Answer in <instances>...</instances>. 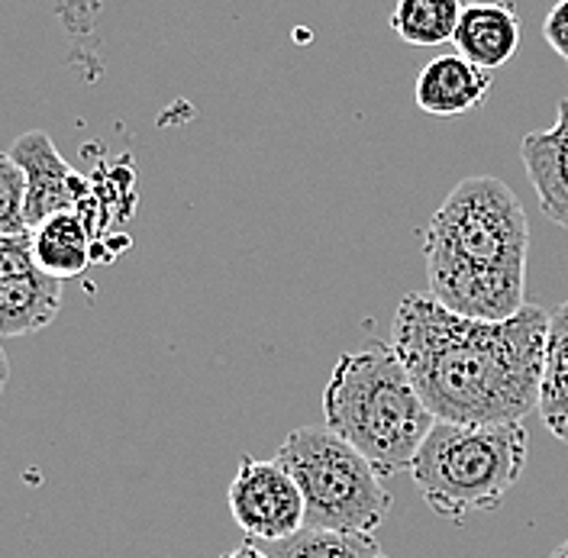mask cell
Returning a JSON list of instances; mask_svg holds the SVG:
<instances>
[{
	"label": "cell",
	"mask_w": 568,
	"mask_h": 558,
	"mask_svg": "<svg viewBox=\"0 0 568 558\" xmlns=\"http://www.w3.org/2000/svg\"><path fill=\"white\" fill-rule=\"evenodd\" d=\"M10 155L17 159V165L27 175V223H30V230L55 213L84 210V204L91 201L88 181L62 159V152L55 149L49 133L33 130V133L17 136L10 145Z\"/></svg>",
	"instance_id": "obj_8"
},
{
	"label": "cell",
	"mask_w": 568,
	"mask_h": 558,
	"mask_svg": "<svg viewBox=\"0 0 568 558\" xmlns=\"http://www.w3.org/2000/svg\"><path fill=\"white\" fill-rule=\"evenodd\" d=\"M549 558H568V539L566 542H562V546H559V549H556V552H552V556Z\"/></svg>",
	"instance_id": "obj_20"
},
{
	"label": "cell",
	"mask_w": 568,
	"mask_h": 558,
	"mask_svg": "<svg viewBox=\"0 0 568 558\" xmlns=\"http://www.w3.org/2000/svg\"><path fill=\"white\" fill-rule=\"evenodd\" d=\"M27 223V175L10 152H0V236H23Z\"/></svg>",
	"instance_id": "obj_16"
},
{
	"label": "cell",
	"mask_w": 568,
	"mask_h": 558,
	"mask_svg": "<svg viewBox=\"0 0 568 558\" xmlns=\"http://www.w3.org/2000/svg\"><path fill=\"white\" fill-rule=\"evenodd\" d=\"M520 159L539 197V210L568 230V98L556 106V123L520 142Z\"/></svg>",
	"instance_id": "obj_9"
},
{
	"label": "cell",
	"mask_w": 568,
	"mask_h": 558,
	"mask_svg": "<svg viewBox=\"0 0 568 558\" xmlns=\"http://www.w3.org/2000/svg\"><path fill=\"white\" fill-rule=\"evenodd\" d=\"M549 314L471 319L410 291L394 311L390 346L424 404L446 423H524L539 407Z\"/></svg>",
	"instance_id": "obj_1"
},
{
	"label": "cell",
	"mask_w": 568,
	"mask_h": 558,
	"mask_svg": "<svg viewBox=\"0 0 568 558\" xmlns=\"http://www.w3.org/2000/svg\"><path fill=\"white\" fill-rule=\"evenodd\" d=\"M524 39V23L514 10V3H468L462 10L459 30L453 35V45L462 59L485 71L507 65Z\"/></svg>",
	"instance_id": "obj_11"
},
{
	"label": "cell",
	"mask_w": 568,
	"mask_h": 558,
	"mask_svg": "<svg viewBox=\"0 0 568 558\" xmlns=\"http://www.w3.org/2000/svg\"><path fill=\"white\" fill-rule=\"evenodd\" d=\"M495 84V74L478 65H471L468 59L456 55H436L433 62H426L417 74V88H414V101L429 116H462L471 113L488 101Z\"/></svg>",
	"instance_id": "obj_10"
},
{
	"label": "cell",
	"mask_w": 568,
	"mask_h": 558,
	"mask_svg": "<svg viewBox=\"0 0 568 558\" xmlns=\"http://www.w3.org/2000/svg\"><path fill=\"white\" fill-rule=\"evenodd\" d=\"M433 423L394 346L372 343L339 355L323 390V426L355 446L382 478L410 471Z\"/></svg>",
	"instance_id": "obj_3"
},
{
	"label": "cell",
	"mask_w": 568,
	"mask_h": 558,
	"mask_svg": "<svg viewBox=\"0 0 568 558\" xmlns=\"http://www.w3.org/2000/svg\"><path fill=\"white\" fill-rule=\"evenodd\" d=\"M542 35H546V42L552 45V52L568 65V0H559V3L546 13V20H542Z\"/></svg>",
	"instance_id": "obj_17"
},
{
	"label": "cell",
	"mask_w": 568,
	"mask_h": 558,
	"mask_svg": "<svg viewBox=\"0 0 568 558\" xmlns=\"http://www.w3.org/2000/svg\"><path fill=\"white\" fill-rule=\"evenodd\" d=\"M527 453L530 433L524 423L436 419L410 465V478L436 517L459 524L504 504L527 468Z\"/></svg>",
	"instance_id": "obj_4"
},
{
	"label": "cell",
	"mask_w": 568,
	"mask_h": 558,
	"mask_svg": "<svg viewBox=\"0 0 568 558\" xmlns=\"http://www.w3.org/2000/svg\"><path fill=\"white\" fill-rule=\"evenodd\" d=\"M7 382H10V362H7V352L0 346V394L7 390Z\"/></svg>",
	"instance_id": "obj_19"
},
{
	"label": "cell",
	"mask_w": 568,
	"mask_h": 558,
	"mask_svg": "<svg viewBox=\"0 0 568 558\" xmlns=\"http://www.w3.org/2000/svg\"><path fill=\"white\" fill-rule=\"evenodd\" d=\"M530 223L507 181H459L424 233L426 294L471 319H510L527 307Z\"/></svg>",
	"instance_id": "obj_2"
},
{
	"label": "cell",
	"mask_w": 568,
	"mask_h": 558,
	"mask_svg": "<svg viewBox=\"0 0 568 558\" xmlns=\"http://www.w3.org/2000/svg\"><path fill=\"white\" fill-rule=\"evenodd\" d=\"M62 311V281L45 275L30 233L0 236V336H33Z\"/></svg>",
	"instance_id": "obj_7"
},
{
	"label": "cell",
	"mask_w": 568,
	"mask_h": 558,
	"mask_svg": "<svg viewBox=\"0 0 568 558\" xmlns=\"http://www.w3.org/2000/svg\"><path fill=\"white\" fill-rule=\"evenodd\" d=\"M539 417L556 439L568 443V301L549 314L542 378H539Z\"/></svg>",
	"instance_id": "obj_13"
},
{
	"label": "cell",
	"mask_w": 568,
	"mask_h": 558,
	"mask_svg": "<svg viewBox=\"0 0 568 558\" xmlns=\"http://www.w3.org/2000/svg\"><path fill=\"white\" fill-rule=\"evenodd\" d=\"M230 514L248 542H282L307 526V507L297 481L278 458L246 455L230 485Z\"/></svg>",
	"instance_id": "obj_6"
},
{
	"label": "cell",
	"mask_w": 568,
	"mask_h": 558,
	"mask_svg": "<svg viewBox=\"0 0 568 558\" xmlns=\"http://www.w3.org/2000/svg\"><path fill=\"white\" fill-rule=\"evenodd\" d=\"M30 240H33V255L39 268L52 278H78L94 262L98 243H94L88 220L78 210L42 220L39 226L30 230Z\"/></svg>",
	"instance_id": "obj_12"
},
{
	"label": "cell",
	"mask_w": 568,
	"mask_h": 558,
	"mask_svg": "<svg viewBox=\"0 0 568 558\" xmlns=\"http://www.w3.org/2000/svg\"><path fill=\"white\" fill-rule=\"evenodd\" d=\"M223 558H268L262 552V546H255V542H240L236 549H230Z\"/></svg>",
	"instance_id": "obj_18"
},
{
	"label": "cell",
	"mask_w": 568,
	"mask_h": 558,
	"mask_svg": "<svg viewBox=\"0 0 568 558\" xmlns=\"http://www.w3.org/2000/svg\"><path fill=\"white\" fill-rule=\"evenodd\" d=\"M262 552L268 558H388L372 532H339L314 526H304L282 542H262Z\"/></svg>",
	"instance_id": "obj_15"
},
{
	"label": "cell",
	"mask_w": 568,
	"mask_h": 558,
	"mask_svg": "<svg viewBox=\"0 0 568 558\" xmlns=\"http://www.w3.org/2000/svg\"><path fill=\"white\" fill-rule=\"evenodd\" d=\"M462 0H397L390 10V30L407 45H446L459 30Z\"/></svg>",
	"instance_id": "obj_14"
},
{
	"label": "cell",
	"mask_w": 568,
	"mask_h": 558,
	"mask_svg": "<svg viewBox=\"0 0 568 558\" xmlns=\"http://www.w3.org/2000/svg\"><path fill=\"white\" fill-rule=\"evenodd\" d=\"M275 458L297 481L307 526L339 532H375L390 510V494L375 465L329 426L291 429Z\"/></svg>",
	"instance_id": "obj_5"
}]
</instances>
